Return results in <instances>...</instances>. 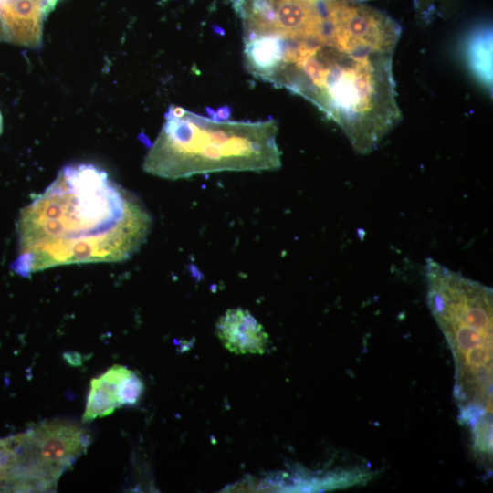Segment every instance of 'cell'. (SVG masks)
Masks as SVG:
<instances>
[{
  "label": "cell",
  "instance_id": "obj_9",
  "mask_svg": "<svg viewBox=\"0 0 493 493\" xmlns=\"http://www.w3.org/2000/svg\"><path fill=\"white\" fill-rule=\"evenodd\" d=\"M466 56L470 69L488 89L492 87V31L482 27L473 32L466 43Z\"/></svg>",
  "mask_w": 493,
  "mask_h": 493
},
{
  "label": "cell",
  "instance_id": "obj_10",
  "mask_svg": "<svg viewBox=\"0 0 493 493\" xmlns=\"http://www.w3.org/2000/svg\"><path fill=\"white\" fill-rule=\"evenodd\" d=\"M143 392V382L140 376L131 371L118 387V399L121 406L135 404Z\"/></svg>",
  "mask_w": 493,
  "mask_h": 493
},
{
  "label": "cell",
  "instance_id": "obj_3",
  "mask_svg": "<svg viewBox=\"0 0 493 493\" xmlns=\"http://www.w3.org/2000/svg\"><path fill=\"white\" fill-rule=\"evenodd\" d=\"M164 122L148 151L143 170L166 179L219 172L274 171L281 166L275 120L215 121L186 110L166 111Z\"/></svg>",
  "mask_w": 493,
  "mask_h": 493
},
{
  "label": "cell",
  "instance_id": "obj_12",
  "mask_svg": "<svg viewBox=\"0 0 493 493\" xmlns=\"http://www.w3.org/2000/svg\"><path fill=\"white\" fill-rule=\"evenodd\" d=\"M231 114V108L228 106L220 107L215 112V115L211 118L215 121H226Z\"/></svg>",
  "mask_w": 493,
  "mask_h": 493
},
{
  "label": "cell",
  "instance_id": "obj_1",
  "mask_svg": "<svg viewBox=\"0 0 493 493\" xmlns=\"http://www.w3.org/2000/svg\"><path fill=\"white\" fill-rule=\"evenodd\" d=\"M152 220L139 198L91 163L63 167L18 217L14 270L121 262L147 239Z\"/></svg>",
  "mask_w": 493,
  "mask_h": 493
},
{
  "label": "cell",
  "instance_id": "obj_8",
  "mask_svg": "<svg viewBox=\"0 0 493 493\" xmlns=\"http://www.w3.org/2000/svg\"><path fill=\"white\" fill-rule=\"evenodd\" d=\"M131 372L127 367L115 364L90 381L83 423L111 414L121 407L118 399L120 383Z\"/></svg>",
  "mask_w": 493,
  "mask_h": 493
},
{
  "label": "cell",
  "instance_id": "obj_15",
  "mask_svg": "<svg viewBox=\"0 0 493 493\" xmlns=\"http://www.w3.org/2000/svg\"><path fill=\"white\" fill-rule=\"evenodd\" d=\"M2 132H3V117L0 111V135L2 134Z\"/></svg>",
  "mask_w": 493,
  "mask_h": 493
},
{
  "label": "cell",
  "instance_id": "obj_16",
  "mask_svg": "<svg viewBox=\"0 0 493 493\" xmlns=\"http://www.w3.org/2000/svg\"><path fill=\"white\" fill-rule=\"evenodd\" d=\"M314 1H320V0H314Z\"/></svg>",
  "mask_w": 493,
  "mask_h": 493
},
{
  "label": "cell",
  "instance_id": "obj_7",
  "mask_svg": "<svg viewBox=\"0 0 493 493\" xmlns=\"http://www.w3.org/2000/svg\"><path fill=\"white\" fill-rule=\"evenodd\" d=\"M216 333L224 347L236 354H262L267 351L268 334L246 309H227L216 323Z\"/></svg>",
  "mask_w": 493,
  "mask_h": 493
},
{
  "label": "cell",
  "instance_id": "obj_6",
  "mask_svg": "<svg viewBox=\"0 0 493 493\" xmlns=\"http://www.w3.org/2000/svg\"><path fill=\"white\" fill-rule=\"evenodd\" d=\"M46 16L44 0H3L0 3L5 37L21 46L40 47Z\"/></svg>",
  "mask_w": 493,
  "mask_h": 493
},
{
  "label": "cell",
  "instance_id": "obj_2",
  "mask_svg": "<svg viewBox=\"0 0 493 493\" xmlns=\"http://www.w3.org/2000/svg\"><path fill=\"white\" fill-rule=\"evenodd\" d=\"M392 61L391 54L284 39L281 60L265 81L310 101L367 154L401 121Z\"/></svg>",
  "mask_w": 493,
  "mask_h": 493
},
{
  "label": "cell",
  "instance_id": "obj_11",
  "mask_svg": "<svg viewBox=\"0 0 493 493\" xmlns=\"http://www.w3.org/2000/svg\"><path fill=\"white\" fill-rule=\"evenodd\" d=\"M14 456L12 436L0 437V489L2 490L12 467Z\"/></svg>",
  "mask_w": 493,
  "mask_h": 493
},
{
  "label": "cell",
  "instance_id": "obj_13",
  "mask_svg": "<svg viewBox=\"0 0 493 493\" xmlns=\"http://www.w3.org/2000/svg\"><path fill=\"white\" fill-rule=\"evenodd\" d=\"M65 359L71 365H79L81 364V356L77 352H68L64 354Z\"/></svg>",
  "mask_w": 493,
  "mask_h": 493
},
{
  "label": "cell",
  "instance_id": "obj_14",
  "mask_svg": "<svg viewBox=\"0 0 493 493\" xmlns=\"http://www.w3.org/2000/svg\"><path fill=\"white\" fill-rule=\"evenodd\" d=\"M58 1L59 0H44L45 12L47 16L54 10Z\"/></svg>",
  "mask_w": 493,
  "mask_h": 493
},
{
  "label": "cell",
  "instance_id": "obj_5",
  "mask_svg": "<svg viewBox=\"0 0 493 493\" xmlns=\"http://www.w3.org/2000/svg\"><path fill=\"white\" fill-rule=\"evenodd\" d=\"M320 1L323 44L351 53L393 55L401 36V27L393 18L354 0Z\"/></svg>",
  "mask_w": 493,
  "mask_h": 493
},
{
  "label": "cell",
  "instance_id": "obj_4",
  "mask_svg": "<svg viewBox=\"0 0 493 493\" xmlns=\"http://www.w3.org/2000/svg\"><path fill=\"white\" fill-rule=\"evenodd\" d=\"M15 456L3 491L54 489L60 476L86 452L90 436L81 425L49 420L12 435Z\"/></svg>",
  "mask_w": 493,
  "mask_h": 493
}]
</instances>
